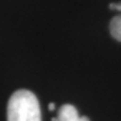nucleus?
<instances>
[{
	"label": "nucleus",
	"instance_id": "nucleus-1",
	"mask_svg": "<svg viewBox=\"0 0 121 121\" xmlns=\"http://www.w3.org/2000/svg\"><path fill=\"white\" fill-rule=\"evenodd\" d=\"M8 121H41L40 104L34 93L21 89L10 96Z\"/></svg>",
	"mask_w": 121,
	"mask_h": 121
},
{
	"label": "nucleus",
	"instance_id": "nucleus-2",
	"mask_svg": "<svg viewBox=\"0 0 121 121\" xmlns=\"http://www.w3.org/2000/svg\"><path fill=\"white\" fill-rule=\"evenodd\" d=\"M58 121H77L79 119V114L73 105L65 104L58 110Z\"/></svg>",
	"mask_w": 121,
	"mask_h": 121
},
{
	"label": "nucleus",
	"instance_id": "nucleus-3",
	"mask_svg": "<svg viewBox=\"0 0 121 121\" xmlns=\"http://www.w3.org/2000/svg\"><path fill=\"white\" fill-rule=\"evenodd\" d=\"M110 32L114 38L121 42V15H117L110 21Z\"/></svg>",
	"mask_w": 121,
	"mask_h": 121
},
{
	"label": "nucleus",
	"instance_id": "nucleus-4",
	"mask_svg": "<svg viewBox=\"0 0 121 121\" xmlns=\"http://www.w3.org/2000/svg\"><path fill=\"white\" fill-rule=\"evenodd\" d=\"M110 9L120 10V11H121V3H117V4H110Z\"/></svg>",
	"mask_w": 121,
	"mask_h": 121
},
{
	"label": "nucleus",
	"instance_id": "nucleus-5",
	"mask_svg": "<svg viewBox=\"0 0 121 121\" xmlns=\"http://www.w3.org/2000/svg\"><path fill=\"white\" fill-rule=\"evenodd\" d=\"M77 121H90V120L88 119L86 116H79V119L77 120Z\"/></svg>",
	"mask_w": 121,
	"mask_h": 121
},
{
	"label": "nucleus",
	"instance_id": "nucleus-6",
	"mask_svg": "<svg viewBox=\"0 0 121 121\" xmlns=\"http://www.w3.org/2000/svg\"><path fill=\"white\" fill-rule=\"evenodd\" d=\"M48 109L51 110V111H52V110H54V104H53V103H51V104L48 105Z\"/></svg>",
	"mask_w": 121,
	"mask_h": 121
},
{
	"label": "nucleus",
	"instance_id": "nucleus-7",
	"mask_svg": "<svg viewBox=\"0 0 121 121\" xmlns=\"http://www.w3.org/2000/svg\"><path fill=\"white\" fill-rule=\"evenodd\" d=\"M52 121H58V119H52Z\"/></svg>",
	"mask_w": 121,
	"mask_h": 121
}]
</instances>
